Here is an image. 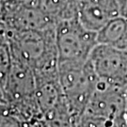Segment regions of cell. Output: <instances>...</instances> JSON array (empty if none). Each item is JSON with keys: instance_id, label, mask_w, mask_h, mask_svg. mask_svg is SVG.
<instances>
[{"instance_id": "obj_13", "label": "cell", "mask_w": 127, "mask_h": 127, "mask_svg": "<svg viewBox=\"0 0 127 127\" xmlns=\"http://www.w3.org/2000/svg\"><path fill=\"white\" fill-rule=\"evenodd\" d=\"M125 125L127 127V92H126V104H125Z\"/></svg>"}, {"instance_id": "obj_14", "label": "cell", "mask_w": 127, "mask_h": 127, "mask_svg": "<svg viewBox=\"0 0 127 127\" xmlns=\"http://www.w3.org/2000/svg\"><path fill=\"white\" fill-rule=\"evenodd\" d=\"M0 100L4 101V97H3V92H2V88H1V85H0ZM5 104H6V103H5Z\"/></svg>"}, {"instance_id": "obj_5", "label": "cell", "mask_w": 127, "mask_h": 127, "mask_svg": "<svg viewBox=\"0 0 127 127\" xmlns=\"http://www.w3.org/2000/svg\"><path fill=\"white\" fill-rule=\"evenodd\" d=\"M127 89L98 79L84 114H89L125 125V104Z\"/></svg>"}, {"instance_id": "obj_10", "label": "cell", "mask_w": 127, "mask_h": 127, "mask_svg": "<svg viewBox=\"0 0 127 127\" xmlns=\"http://www.w3.org/2000/svg\"><path fill=\"white\" fill-rule=\"evenodd\" d=\"M38 7L56 24L75 18L74 0H34Z\"/></svg>"}, {"instance_id": "obj_2", "label": "cell", "mask_w": 127, "mask_h": 127, "mask_svg": "<svg viewBox=\"0 0 127 127\" xmlns=\"http://www.w3.org/2000/svg\"><path fill=\"white\" fill-rule=\"evenodd\" d=\"M98 78L89 60L86 62H59V81L65 99L80 118L95 88Z\"/></svg>"}, {"instance_id": "obj_4", "label": "cell", "mask_w": 127, "mask_h": 127, "mask_svg": "<svg viewBox=\"0 0 127 127\" xmlns=\"http://www.w3.org/2000/svg\"><path fill=\"white\" fill-rule=\"evenodd\" d=\"M0 21L9 31L46 30L57 25L34 0H6L0 9Z\"/></svg>"}, {"instance_id": "obj_11", "label": "cell", "mask_w": 127, "mask_h": 127, "mask_svg": "<svg viewBox=\"0 0 127 127\" xmlns=\"http://www.w3.org/2000/svg\"><path fill=\"white\" fill-rule=\"evenodd\" d=\"M76 127H119L111 121L102 119L89 114H83Z\"/></svg>"}, {"instance_id": "obj_9", "label": "cell", "mask_w": 127, "mask_h": 127, "mask_svg": "<svg viewBox=\"0 0 127 127\" xmlns=\"http://www.w3.org/2000/svg\"><path fill=\"white\" fill-rule=\"evenodd\" d=\"M99 44L127 50V18L120 15L97 32Z\"/></svg>"}, {"instance_id": "obj_8", "label": "cell", "mask_w": 127, "mask_h": 127, "mask_svg": "<svg viewBox=\"0 0 127 127\" xmlns=\"http://www.w3.org/2000/svg\"><path fill=\"white\" fill-rule=\"evenodd\" d=\"M80 117L76 115L63 97L58 104L40 114L32 127H76Z\"/></svg>"}, {"instance_id": "obj_7", "label": "cell", "mask_w": 127, "mask_h": 127, "mask_svg": "<svg viewBox=\"0 0 127 127\" xmlns=\"http://www.w3.org/2000/svg\"><path fill=\"white\" fill-rule=\"evenodd\" d=\"M75 19L87 29L97 32L121 15L118 0H74Z\"/></svg>"}, {"instance_id": "obj_6", "label": "cell", "mask_w": 127, "mask_h": 127, "mask_svg": "<svg viewBox=\"0 0 127 127\" xmlns=\"http://www.w3.org/2000/svg\"><path fill=\"white\" fill-rule=\"evenodd\" d=\"M88 60L98 79L127 89V50L98 43Z\"/></svg>"}, {"instance_id": "obj_3", "label": "cell", "mask_w": 127, "mask_h": 127, "mask_svg": "<svg viewBox=\"0 0 127 127\" xmlns=\"http://www.w3.org/2000/svg\"><path fill=\"white\" fill-rule=\"evenodd\" d=\"M55 39L59 62H86L97 44V33L84 27L75 18L56 25Z\"/></svg>"}, {"instance_id": "obj_12", "label": "cell", "mask_w": 127, "mask_h": 127, "mask_svg": "<svg viewBox=\"0 0 127 127\" xmlns=\"http://www.w3.org/2000/svg\"><path fill=\"white\" fill-rule=\"evenodd\" d=\"M121 9V15L127 18V0H118Z\"/></svg>"}, {"instance_id": "obj_1", "label": "cell", "mask_w": 127, "mask_h": 127, "mask_svg": "<svg viewBox=\"0 0 127 127\" xmlns=\"http://www.w3.org/2000/svg\"><path fill=\"white\" fill-rule=\"evenodd\" d=\"M8 37L12 57L32 69L36 82L59 78L55 27L46 30H8Z\"/></svg>"}]
</instances>
